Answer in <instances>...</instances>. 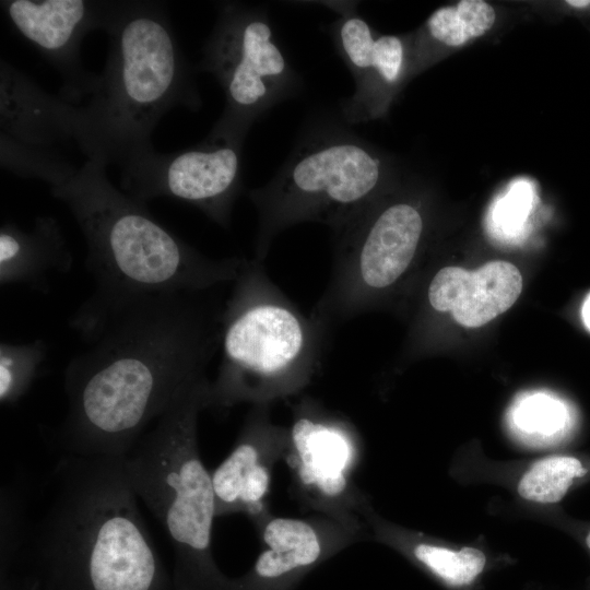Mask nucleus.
I'll return each mask as SVG.
<instances>
[{
    "label": "nucleus",
    "mask_w": 590,
    "mask_h": 590,
    "mask_svg": "<svg viewBox=\"0 0 590 590\" xmlns=\"http://www.w3.org/2000/svg\"><path fill=\"white\" fill-rule=\"evenodd\" d=\"M219 286L120 298L91 295L70 320L86 343L64 371L67 455L127 456L151 422L206 378L219 352Z\"/></svg>",
    "instance_id": "f257e3e1"
},
{
    "label": "nucleus",
    "mask_w": 590,
    "mask_h": 590,
    "mask_svg": "<svg viewBox=\"0 0 590 590\" xmlns=\"http://www.w3.org/2000/svg\"><path fill=\"white\" fill-rule=\"evenodd\" d=\"M104 31L106 63L85 104L51 95L27 75L20 81L11 110L17 141L43 150L73 141L87 160L121 166L154 148L153 130L167 111L200 107L163 3L114 1Z\"/></svg>",
    "instance_id": "f03ea898"
},
{
    "label": "nucleus",
    "mask_w": 590,
    "mask_h": 590,
    "mask_svg": "<svg viewBox=\"0 0 590 590\" xmlns=\"http://www.w3.org/2000/svg\"><path fill=\"white\" fill-rule=\"evenodd\" d=\"M52 480L49 505L0 577L24 590H176L125 457L66 455Z\"/></svg>",
    "instance_id": "7ed1b4c3"
},
{
    "label": "nucleus",
    "mask_w": 590,
    "mask_h": 590,
    "mask_svg": "<svg viewBox=\"0 0 590 590\" xmlns=\"http://www.w3.org/2000/svg\"><path fill=\"white\" fill-rule=\"evenodd\" d=\"M107 165L82 166L47 152L30 164L27 178L43 180L78 222L87 246L94 295L119 298L166 291H201L231 284L246 258L214 259L168 231L139 201L113 185Z\"/></svg>",
    "instance_id": "20e7f679"
},
{
    "label": "nucleus",
    "mask_w": 590,
    "mask_h": 590,
    "mask_svg": "<svg viewBox=\"0 0 590 590\" xmlns=\"http://www.w3.org/2000/svg\"><path fill=\"white\" fill-rule=\"evenodd\" d=\"M209 386L206 377L185 390L125 456L139 499L172 544L176 590H233L232 578L220 570L212 553L216 502L198 440Z\"/></svg>",
    "instance_id": "39448f33"
},
{
    "label": "nucleus",
    "mask_w": 590,
    "mask_h": 590,
    "mask_svg": "<svg viewBox=\"0 0 590 590\" xmlns=\"http://www.w3.org/2000/svg\"><path fill=\"white\" fill-rule=\"evenodd\" d=\"M328 331L287 298L262 261L247 259L224 300L208 409L271 404L297 394L320 367Z\"/></svg>",
    "instance_id": "423d86ee"
},
{
    "label": "nucleus",
    "mask_w": 590,
    "mask_h": 590,
    "mask_svg": "<svg viewBox=\"0 0 590 590\" xmlns=\"http://www.w3.org/2000/svg\"><path fill=\"white\" fill-rule=\"evenodd\" d=\"M385 173L381 157L354 132L314 128L267 185L249 191L258 214L255 259L263 261L275 236L298 223L339 231L377 198Z\"/></svg>",
    "instance_id": "0eeeda50"
},
{
    "label": "nucleus",
    "mask_w": 590,
    "mask_h": 590,
    "mask_svg": "<svg viewBox=\"0 0 590 590\" xmlns=\"http://www.w3.org/2000/svg\"><path fill=\"white\" fill-rule=\"evenodd\" d=\"M212 74L225 105L206 138L244 143L269 109L293 97L300 78L280 46L267 11L224 2L196 68Z\"/></svg>",
    "instance_id": "6e6552de"
},
{
    "label": "nucleus",
    "mask_w": 590,
    "mask_h": 590,
    "mask_svg": "<svg viewBox=\"0 0 590 590\" xmlns=\"http://www.w3.org/2000/svg\"><path fill=\"white\" fill-rule=\"evenodd\" d=\"M424 227L423 213L411 201L367 204L333 233L330 280L311 316L329 330L365 310L410 270Z\"/></svg>",
    "instance_id": "1a4fd4ad"
},
{
    "label": "nucleus",
    "mask_w": 590,
    "mask_h": 590,
    "mask_svg": "<svg viewBox=\"0 0 590 590\" xmlns=\"http://www.w3.org/2000/svg\"><path fill=\"white\" fill-rule=\"evenodd\" d=\"M243 144L205 138L178 152H141L120 166L122 191L142 202L182 201L227 227L243 188Z\"/></svg>",
    "instance_id": "9d476101"
},
{
    "label": "nucleus",
    "mask_w": 590,
    "mask_h": 590,
    "mask_svg": "<svg viewBox=\"0 0 590 590\" xmlns=\"http://www.w3.org/2000/svg\"><path fill=\"white\" fill-rule=\"evenodd\" d=\"M288 429L286 453L299 495L321 515L358 522L363 506L351 482L358 451L354 427L305 399Z\"/></svg>",
    "instance_id": "9b49d317"
},
{
    "label": "nucleus",
    "mask_w": 590,
    "mask_h": 590,
    "mask_svg": "<svg viewBox=\"0 0 590 590\" xmlns=\"http://www.w3.org/2000/svg\"><path fill=\"white\" fill-rule=\"evenodd\" d=\"M114 1L5 0L3 12L13 30L63 78L60 97L74 103L87 96L97 74L81 61V45L95 30H105Z\"/></svg>",
    "instance_id": "f8f14e48"
},
{
    "label": "nucleus",
    "mask_w": 590,
    "mask_h": 590,
    "mask_svg": "<svg viewBox=\"0 0 590 590\" xmlns=\"http://www.w3.org/2000/svg\"><path fill=\"white\" fill-rule=\"evenodd\" d=\"M264 548L233 590H295L323 562L357 540L359 524L318 515L312 518L267 517L260 522Z\"/></svg>",
    "instance_id": "ddd939ff"
},
{
    "label": "nucleus",
    "mask_w": 590,
    "mask_h": 590,
    "mask_svg": "<svg viewBox=\"0 0 590 590\" xmlns=\"http://www.w3.org/2000/svg\"><path fill=\"white\" fill-rule=\"evenodd\" d=\"M270 406L251 405L232 451L211 472L216 517L241 512L259 523L267 518L263 499L273 468L290 445V429L272 421Z\"/></svg>",
    "instance_id": "4468645a"
},
{
    "label": "nucleus",
    "mask_w": 590,
    "mask_h": 590,
    "mask_svg": "<svg viewBox=\"0 0 590 590\" xmlns=\"http://www.w3.org/2000/svg\"><path fill=\"white\" fill-rule=\"evenodd\" d=\"M518 268L504 260L489 261L475 271L444 267L430 280L426 296L438 312H450L461 326H484L508 310L522 291Z\"/></svg>",
    "instance_id": "2eb2a0df"
},
{
    "label": "nucleus",
    "mask_w": 590,
    "mask_h": 590,
    "mask_svg": "<svg viewBox=\"0 0 590 590\" xmlns=\"http://www.w3.org/2000/svg\"><path fill=\"white\" fill-rule=\"evenodd\" d=\"M73 258L59 223L37 216L31 228L5 222L0 228V283L48 292L51 282L68 273Z\"/></svg>",
    "instance_id": "dca6fc26"
},
{
    "label": "nucleus",
    "mask_w": 590,
    "mask_h": 590,
    "mask_svg": "<svg viewBox=\"0 0 590 590\" xmlns=\"http://www.w3.org/2000/svg\"><path fill=\"white\" fill-rule=\"evenodd\" d=\"M406 60V48L401 37L377 36L373 57L354 81V92L341 102L344 120L358 123L381 115L393 91L400 83Z\"/></svg>",
    "instance_id": "f3484780"
},
{
    "label": "nucleus",
    "mask_w": 590,
    "mask_h": 590,
    "mask_svg": "<svg viewBox=\"0 0 590 590\" xmlns=\"http://www.w3.org/2000/svg\"><path fill=\"white\" fill-rule=\"evenodd\" d=\"M496 20L494 8L483 0H462L433 12L426 22L429 36L449 47L484 35Z\"/></svg>",
    "instance_id": "a211bd4d"
},
{
    "label": "nucleus",
    "mask_w": 590,
    "mask_h": 590,
    "mask_svg": "<svg viewBox=\"0 0 590 590\" xmlns=\"http://www.w3.org/2000/svg\"><path fill=\"white\" fill-rule=\"evenodd\" d=\"M47 357V345L42 339L28 343L0 344V401L13 404L31 389Z\"/></svg>",
    "instance_id": "6ab92c4d"
},
{
    "label": "nucleus",
    "mask_w": 590,
    "mask_h": 590,
    "mask_svg": "<svg viewBox=\"0 0 590 590\" xmlns=\"http://www.w3.org/2000/svg\"><path fill=\"white\" fill-rule=\"evenodd\" d=\"M587 469L570 456H551L535 462L521 477L518 493L524 499L550 504L559 502L574 481Z\"/></svg>",
    "instance_id": "aec40b11"
},
{
    "label": "nucleus",
    "mask_w": 590,
    "mask_h": 590,
    "mask_svg": "<svg viewBox=\"0 0 590 590\" xmlns=\"http://www.w3.org/2000/svg\"><path fill=\"white\" fill-rule=\"evenodd\" d=\"M414 558L433 574L452 586L472 582L483 570L486 557L474 547L452 551L426 542L412 547Z\"/></svg>",
    "instance_id": "412c9836"
},
{
    "label": "nucleus",
    "mask_w": 590,
    "mask_h": 590,
    "mask_svg": "<svg viewBox=\"0 0 590 590\" xmlns=\"http://www.w3.org/2000/svg\"><path fill=\"white\" fill-rule=\"evenodd\" d=\"M330 34L339 55L355 81L373 57L377 39L374 30L355 8L340 15L331 24Z\"/></svg>",
    "instance_id": "4be33fe9"
},
{
    "label": "nucleus",
    "mask_w": 590,
    "mask_h": 590,
    "mask_svg": "<svg viewBox=\"0 0 590 590\" xmlns=\"http://www.w3.org/2000/svg\"><path fill=\"white\" fill-rule=\"evenodd\" d=\"M570 422L568 408L558 399L534 394L521 400L514 411V424L527 437L543 440L563 435Z\"/></svg>",
    "instance_id": "5701e85b"
},
{
    "label": "nucleus",
    "mask_w": 590,
    "mask_h": 590,
    "mask_svg": "<svg viewBox=\"0 0 590 590\" xmlns=\"http://www.w3.org/2000/svg\"><path fill=\"white\" fill-rule=\"evenodd\" d=\"M25 494L12 483L1 491L0 570L8 568L19 554L28 529Z\"/></svg>",
    "instance_id": "b1692460"
},
{
    "label": "nucleus",
    "mask_w": 590,
    "mask_h": 590,
    "mask_svg": "<svg viewBox=\"0 0 590 590\" xmlns=\"http://www.w3.org/2000/svg\"><path fill=\"white\" fill-rule=\"evenodd\" d=\"M523 192L524 190L519 188L512 190L505 200L504 205L499 209V220L509 227H512L514 223L522 220V214L524 211Z\"/></svg>",
    "instance_id": "393cba45"
},
{
    "label": "nucleus",
    "mask_w": 590,
    "mask_h": 590,
    "mask_svg": "<svg viewBox=\"0 0 590 590\" xmlns=\"http://www.w3.org/2000/svg\"><path fill=\"white\" fill-rule=\"evenodd\" d=\"M581 317H582L583 324L590 331V294L587 296V298L583 302V305L581 308Z\"/></svg>",
    "instance_id": "a878e982"
},
{
    "label": "nucleus",
    "mask_w": 590,
    "mask_h": 590,
    "mask_svg": "<svg viewBox=\"0 0 590 590\" xmlns=\"http://www.w3.org/2000/svg\"><path fill=\"white\" fill-rule=\"evenodd\" d=\"M0 590H23V589L9 578H0Z\"/></svg>",
    "instance_id": "bb28decb"
},
{
    "label": "nucleus",
    "mask_w": 590,
    "mask_h": 590,
    "mask_svg": "<svg viewBox=\"0 0 590 590\" xmlns=\"http://www.w3.org/2000/svg\"><path fill=\"white\" fill-rule=\"evenodd\" d=\"M586 543H587V546L590 548V532L588 533L586 538Z\"/></svg>",
    "instance_id": "cd10ccee"
}]
</instances>
